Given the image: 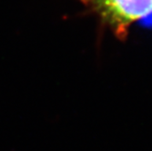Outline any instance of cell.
Listing matches in <instances>:
<instances>
[{
    "label": "cell",
    "instance_id": "obj_1",
    "mask_svg": "<svg viewBox=\"0 0 152 151\" xmlns=\"http://www.w3.org/2000/svg\"><path fill=\"white\" fill-rule=\"evenodd\" d=\"M100 15L112 26L121 28L152 11V0H96Z\"/></svg>",
    "mask_w": 152,
    "mask_h": 151
}]
</instances>
